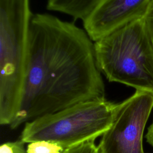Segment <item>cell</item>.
<instances>
[{
	"instance_id": "obj_1",
	"label": "cell",
	"mask_w": 153,
	"mask_h": 153,
	"mask_svg": "<svg viewBox=\"0 0 153 153\" xmlns=\"http://www.w3.org/2000/svg\"><path fill=\"white\" fill-rule=\"evenodd\" d=\"M102 99L105 84L87 32L50 14H33L20 107L11 128Z\"/></svg>"
},
{
	"instance_id": "obj_2",
	"label": "cell",
	"mask_w": 153,
	"mask_h": 153,
	"mask_svg": "<svg viewBox=\"0 0 153 153\" xmlns=\"http://www.w3.org/2000/svg\"><path fill=\"white\" fill-rule=\"evenodd\" d=\"M94 44L99 69L109 82L153 93V41L143 17Z\"/></svg>"
},
{
	"instance_id": "obj_3",
	"label": "cell",
	"mask_w": 153,
	"mask_h": 153,
	"mask_svg": "<svg viewBox=\"0 0 153 153\" xmlns=\"http://www.w3.org/2000/svg\"><path fill=\"white\" fill-rule=\"evenodd\" d=\"M30 0H0V123L10 125L21 103L30 23Z\"/></svg>"
},
{
	"instance_id": "obj_4",
	"label": "cell",
	"mask_w": 153,
	"mask_h": 153,
	"mask_svg": "<svg viewBox=\"0 0 153 153\" xmlns=\"http://www.w3.org/2000/svg\"><path fill=\"white\" fill-rule=\"evenodd\" d=\"M117 103L105 99L79 103L25 123L20 141L46 140L68 147L95 140L111 125Z\"/></svg>"
},
{
	"instance_id": "obj_5",
	"label": "cell",
	"mask_w": 153,
	"mask_h": 153,
	"mask_svg": "<svg viewBox=\"0 0 153 153\" xmlns=\"http://www.w3.org/2000/svg\"><path fill=\"white\" fill-rule=\"evenodd\" d=\"M153 109V93L136 90L117 103L113 121L103 134L99 153H145L143 133Z\"/></svg>"
},
{
	"instance_id": "obj_6",
	"label": "cell",
	"mask_w": 153,
	"mask_h": 153,
	"mask_svg": "<svg viewBox=\"0 0 153 153\" xmlns=\"http://www.w3.org/2000/svg\"><path fill=\"white\" fill-rule=\"evenodd\" d=\"M152 0H103L83 21L84 30L96 41L123 25L144 16Z\"/></svg>"
},
{
	"instance_id": "obj_7",
	"label": "cell",
	"mask_w": 153,
	"mask_h": 153,
	"mask_svg": "<svg viewBox=\"0 0 153 153\" xmlns=\"http://www.w3.org/2000/svg\"><path fill=\"white\" fill-rule=\"evenodd\" d=\"M103 0H57L61 8L75 20H84Z\"/></svg>"
},
{
	"instance_id": "obj_8",
	"label": "cell",
	"mask_w": 153,
	"mask_h": 153,
	"mask_svg": "<svg viewBox=\"0 0 153 153\" xmlns=\"http://www.w3.org/2000/svg\"><path fill=\"white\" fill-rule=\"evenodd\" d=\"M69 148L59 143L40 140L28 143L26 151V153H65Z\"/></svg>"
},
{
	"instance_id": "obj_9",
	"label": "cell",
	"mask_w": 153,
	"mask_h": 153,
	"mask_svg": "<svg viewBox=\"0 0 153 153\" xmlns=\"http://www.w3.org/2000/svg\"><path fill=\"white\" fill-rule=\"evenodd\" d=\"M65 153H99V151L94 143V140H91L74 146Z\"/></svg>"
},
{
	"instance_id": "obj_10",
	"label": "cell",
	"mask_w": 153,
	"mask_h": 153,
	"mask_svg": "<svg viewBox=\"0 0 153 153\" xmlns=\"http://www.w3.org/2000/svg\"><path fill=\"white\" fill-rule=\"evenodd\" d=\"M0 153H26L24 143L20 141L4 143L0 146Z\"/></svg>"
},
{
	"instance_id": "obj_11",
	"label": "cell",
	"mask_w": 153,
	"mask_h": 153,
	"mask_svg": "<svg viewBox=\"0 0 153 153\" xmlns=\"http://www.w3.org/2000/svg\"><path fill=\"white\" fill-rule=\"evenodd\" d=\"M143 17L153 41V0L149 4Z\"/></svg>"
},
{
	"instance_id": "obj_12",
	"label": "cell",
	"mask_w": 153,
	"mask_h": 153,
	"mask_svg": "<svg viewBox=\"0 0 153 153\" xmlns=\"http://www.w3.org/2000/svg\"><path fill=\"white\" fill-rule=\"evenodd\" d=\"M147 143L153 147V118L151 125L148 127L147 132L145 136Z\"/></svg>"
}]
</instances>
